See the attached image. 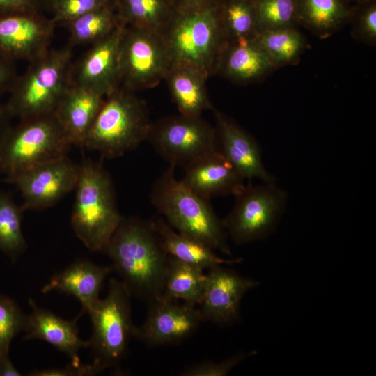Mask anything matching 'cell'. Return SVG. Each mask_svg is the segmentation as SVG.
Instances as JSON below:
<instances>
[{
  "mask_svg": "<svg viewBox=\"0 0 376 376\" xmlns=\"http://www.w3.org/2000/svg\"><path fill=\"white\" fill-rule=\"evenodd\" d=\"M103 253L131 296L148 303L162 295L169 254L150 220L123 217Z\"/></svg>",
  "mask_w": 376,
  "mask_h": 376,
  "instance_id": "cell-1",
  "label": "cell"
},
{
  "mask_svg": "<svg viewBox=\"0 0 376 376\" xmlns=\"http://www.w3.org/2000/svg\"><path fill=\"white\" fill-rule=\"evenodd\" d=\"M174 171L170 165L154 182L150 195L152 205L176 231L231 256L228 236L210 201L187 187Z\"/></svg>",
  "mask_w": 376,
  "mask_h": 376,
  "instance_id": "cell-2",
  "label": "cell"
},
{
  "mask_svg": "<svg viewBox=\"0 0 376 376\" xmlns=\"http://www.w3.org/2000/svg\"><path fill=\"white\" fill-rule=\"evenodd\" d=\"M160 34L171 64L189 63L208 76L217 70L227 44L218 0L199 7L173 9Z\"/></svg>",
  "mask_w": 376,
  "mask_h": 376,
  "instance_id": "cell-3",
  "label": "cell"
},
{
  "mask_svg": "<svg viewBox=\"0 0 376 376\" xmlns=\"http://www.w3.org/2000/svg\"><path fill=\"white\" fill-rule=\"evenodd\" d=\"M75 189L72 229L88 250L103 252L123 218L111 178L101 162L84 160Z\"/></svg>",
  "mask_w": 376,
  "mask_h": 376,
  "instance_id": "cell-4",
  "label": "cell"
},
{
  "mask_svg": "<svg viewBox=\"0 0 376 376\" xmlns=\"http://www.w3.org/2000/svg\"><path fill=\"white\" fill-rule=\"evenodd\" d=\"M152 123L144 102L121 86L106 95L87 134L84 148L113 159L147 140Z\"/></svg>",
  "mask_w": 376,
  "mask_h": 376,
  "instance_id": "cell-5",
  "label": "cell"
},
{
  "mask_svg": "<svg viewBox=\"0 0 376 376\" xmlns=\"http://www.w3.org/2000/svg\"><path fill=\"white\" fill-rule=\"evenodd\" d=\"M72 48L68 44L49 49L18 75L4 104L11 118L19 120L54 113L70 84Z\"/></svg>",
  "mask_w": 376,
  "mask_h": 376,
  "instance_id": "cell-6",
  "label": "cell"
},
{
  "mask_svg": "<svg viewBox=\"0 0 376 376\" xmlns=\"http://www.w3.org/2000/svg\"><path fill=\"white\" fill-rule=\"evenodd\" d=\"M131 295L121 281L111 278L107 295L88 313L92 323L88 340L93 361L91 375L107 369L117 370L134 337Z\"/></svg>",
  "mask_w": 376,
  "mask_h": 376,
  "instance_id": "cell-7",
  "label": "cell"
},
{
  "mask_svg": "<svg viewBox=\"0 0 376 376\" xmlns=\"http://www.w3.org/2000/svg\"><path fill=\"white\" fill-rule=\"evenodd\" d=\"M54 113L19 120L0 143V173L6 178L65 156L72 146Z\"/></svg>",
  "mask_w": 376,
  "mask_h": 376,
  "instance_id": "cell-8",
  "label": "cell"
},
{
  "mask_svg": "<svg viewBox=\"0 0 376 376\" xmlns=\"http://www.w3.org/2000/svg\"><path fill=\"white\" fill-rule=\"evenodd\" d=\"M234 196V205L221 222L238 245L267 239L277 228L288 203V193L276 182L254 185L249 181Z\"/></svg>",
  "mask_w": 376,
  "mask_h": 376,
  "instance_id": "cell-9",
  "label": "cell"
},
{
  "mask_svg": "<svg viewBox=\"0 0 376 376\" xmlns=\"http://www.w3.org/2000/svg\"><path fill=\"white\" fill-rule=\"evenodd\" d=\"M147 140L170 165L183 169L218 150L215 128L201 116L164 118L151 124Z\"/></svg>",
  "mask_w": 376,
  "mask_h": 376,
  "instance_id": "cell-10",
  "label": "cell"
},
{
  "mask_svg": "<svg viewBox=\"0 0 376 376\" xmlns=\"http://www.w3.org/2000/svg\"><path fill=\"white\" fill-rule=\"evenodd\" d=\"M171 65L159 33L125 26L120 45L119 86L134 92L155 87Z\"/></svg>",
  "mask_w": 376,
  "mask_h": 376,
  "instance_id": "cell-11",
  "label": "cell"
},
{
  "mask_svg": "<svg viewBox=\"0 0 376 376\" xmlns=\"http://www.w3.org/2000/svg\"><path fill=\"white\" fill-rule=\"evenodd\" d=\"M80 165L67 156L29 168L6 181L20 191L23 210H42L56 204L75 188Z\"/></svg>",
  "mask_w": 376,
  "mask_h": 376,
  "instance_id": "cell-12",
  "label": "cell"
},
{
  "mask_svg": "<svg viewBox=\"0 0 376 376\" xmlns=\"http://www.w3.org/2000/svg\"><path fill=\"white\" fill-rule=\"evenodd\" d=\"M143 323L135 327L134 337L148 346L181 343L203 322L197 306L162 296L148 303Z\"/></svg>",
  "mask_w": 376,
  "mask_h": 376,
  "instance_id": "cell-13",
  "label": "cell"
},
{
  "mask_svg": "<svg viewBox=\"0 0 376 376\" xmlns=\"http://www.w3.org/2000/svg\"><path fill=\"white\" fill-rule=\"evenodd\" d=\"M260 282L219 265L207 269L203 296L198 307L203 322L229 326L241 318L244 296Z\"/></svg>",
  "mask_w": 376,
  "mask_h": 376,
  "instance_id": "cell-14",
  "label": "cell"
},
{
  "mask_svg": "<svg viewBox=\"0 0 376 376\" xmlns=\"http://www.w3.org/2000/svg\"><path fill=\"white\" fill-rule=\"evenodd\" d=\"M56 24L40 13L0 15V54L31 63L49 49Z\"/></svg>",
  "mask_w": 376,
  "mask_h": 376,
  "instance_id": "cell-15",
  "label": "cell"
},
{
  "mask_svg": "<svg viewBox=\"0 0 376 376\" xmlns=\"http://www.w3.org/2000/svg\"><path fill=\"white\" fill-rule=\"evenodd\" d=\"M120 24L111 34L91 45L75 65L70 83L95 90L105 96L119 86V59L124 29Z\"/></svg>",
  "mask_w": 376,
  "mask_h": 376,
  "instance_id": "cell-16",
  "label": "cell"
},
{
  "mask_svg": "<svg viewBox=\"0 0 376 376\" xmlns=\"http://www.w3.org/2000/svg\"><path fill=\"white\" fill-rule=\"evenodd\" d=\"M214 111L218 150L245 180L276 182L263 162L261 148L244 128L221 112Z\"/></svg>",
  "mask_w": 376,
  "mask_h": 376,
  "instance_id": "cell-17",
  "label": "cell"
},
{
  "mask_svg": "<svg viewBox=\"0 0 376 376\" xmlns=\"http://www.w3.org/2000/svg\"><path fill=\"white\" fill-rule=\"evenodd\" d=\"M105 97L92 88L70 83L54 114L72 146L84 148Z\"/></svg>",
  "mask_w": 376,
  "mask_h": 376,
  "instance_id": "cell-18",
  "label": "cell"
},
{
  "mask_svg": "<svg viewBox=\"0 0 376 376\" xmlns=\"http://www.w3.org/2000/svg\"><path fill=\"white\" fill-rule=\"evenodd\" d=\"M182 182L198 196L209 200L237 194L244 180L219 150L184 169Z\"/></svg>",
  "mask_w": 376,
  "mask_h": 376,
  "instance_id": "cell-19",
  "label": "cell"
},
{
  "mask_svg": "<svg viewBox=\"0 0 376 376\" xmlns=\"http://www.w3.org/2000/svg\"><path fill=\"white\" fill-rule=\"evenodd\" d=\"M31 312L28 315L24 340H41L65 353L75 365L81 364L79 352L88 347V340L79 336L77 322L81 313L72 320H66L52 311L39 307L32 299L29 300Z\"/></svg>",
  "mask_w": 376,
  "mask_h": 376,
  "instance_id": "cell-20",
  "label": "cell"
},
{
  "mask_svg": "<svg viewBox=\"0 0 376 376\" xmlns=\"http://www.w3.org/2000/svg\"><path fill=\"white\" fill-rule=\"evenodd\" d=\"M112 267L99 266L88 260H79L54 274L41 292L56 290L72 295L81 304V311L88 313L100 300L99 295L104 281Z\"/></svg>",
  "mask_w": 376,
  "mask_h": 376,
  "instance_id": "cell-21",
  "label": "cell"
},
{
  "mask_svg": "<svg viewBox=\"0 0 376 376\" xmlns=\"http://www.w3.org/2000/svg\"><path fill=\"white\" fill-rule=\"evenodd\" d=\"M208 77L193 65L171 64L164 80L180 114L196 117L204 111L213 109L206 89Z\"/></svg>",
  "mask_w": 376,
  "mask_h": 376,
  "instance_id": "cell-22",
  "label": "cell"
},
{
  "mask_svg": "<svg viewBox=\"0 0 376 376\" xmlns=\"http://www.w3.org/2000/svg\"><path fill=\"white\" fill-rule=\"evenodd\" d=\"M275 65L255 37L227 43L217 70L221 69L230 79L248 81L265 75Z\"/></svg>",
  "mask_w": 376,
  "mask_h": 376,
  "instance_id": "cell-23",
  "label": "cell"
},
{
  "mask_svg": "<svg viewBox=\"0 0 376 376\" xmlns=\"http://www.w3.org/2000/svg\"><path fill=\"white\" fill-rule=\"evenodd\" d=\"M150 221L168 254L184 263L205 270L243 260L241 258L226 259L218 256L210 246L174 230L160 215Z\"/></svg>",
  "mask_w": 376,
  "mask_h": 376,
  "instance_id": "cell-24",
  "label": "cell"
},
{
  "mask_svg": "<svg viewBox=\"0 0 376 376\" xmlns=\"http://www.w3.org/2000/svg\"><path fill=\"white\" fill-rule=\"evenodd\" d=\"M205 281L204 269L169 255L162 296L198 306L203 296Z\"/></svg>",
  "mask_w": 376,
  "mask_h": 376,
  "instance_id": "cell-25",
  "label": "cell"
},
{
  "mask_svg": "<svg viewBox=\"0 0 376 376\" xmlns=\"http://www.w3.org/2000/svg\"><path fill=\"white\" fill-rule=\"evenodd\" d=\"M347 1L297 0L298 23L319 36H329L351 17Z\"/></svg>",
  "mask_w": 376,
  "mask_h": 376,
  "instance_id": "cell-26",
  "label": "cell"
},
{
  "mask_svg": "<svg viewBox=\"0 0 376 376\" xmlns=\"http://www.w3.org/2000/svg\"><path fill=\"white\" fill-rule=\"evenodd\" d=\"M122 24L161 33L172 13L167 0H113Z\"/></svg>",
  "mask_w": 376,
  "mask_h": 376,
  "instance_id": "cell-27",
  "label": "cell"
},
{
  "mask_svg": "<svg viewBox=\"0 0 376 376\" xmlns=\"http://www.w3.org/2000/svg\"><path fill=\"white\" fill-rule=\"evenodd\" d=\"M120 24L113 3L64 24L70 33L68 44L73 47L92 45L111 34Z\"/></svg>",
  "mask_w": 376,
  "mask_h": 376,
  "instance_id": "cell-28",
  "label": "cell"
},
{
  "mask_svg": "<svg viewBox=\"0 0 376 376\" xmlns=\"http://www.w3.org/2000/svg\"><path fill=\"white\" fill-rule=\"evenodd\" d=\"M226 38H252L256 33V14L252 0H218Z\"/></svg>",
  "mask_w": 376,
  "mask_h": 376,
  "instance_id": "cell-29",
  "label": "cell"
},
{
  "mask_svg": "<svg viewBox=\"0 0 376 376\" xmlns=\"http://www.w3.org/2000/svg\"><path fill=\"white\" fill-rule=\"evenodd\" d=\"M275 65L295 61L304 47V39L295 26L258 33L254 36Z\"/></svg>",
  "mask_w": 376,
  "mask_h": 376,
  "instance_id": "cell-30",
  "label": "cell"
},
{
  "mask_svg": "<svg viewBox=\"0 0 376 376\" xmlns=\"http://www.w3.org/2000/svg\"><path fill=\"white\" fill-rule=\"evenodd\" d=\"M23 211L8 194L0 192V250L13 259L26 249L22 230Z\"/></svg>",
  "mask_w": 376,
  "mask_h": 376,
  "instance_id": "cell-31",
  "label": "cell"
},
{
  "mask_svg": "<svg viewBox=\"0 0 376 376\" xmlns=\"http://www.w3.org/2000/svg\"><path fill=\"white\" fill-rule=\"evenodd\" d=\"M252 1L256 14V33L295 26L298 23L297 0Z\"/></svg>",
  "mask_w": 376,
  "mask_h": 376,
  "instance_id": "cell-32",
  "label": "cell"
},
{
  "mask_svg": "<svg viewBox=\"0 0 376 376\" xmlns=\"http://www.w3.org/2000/svg\"><path fill=\"white\" fill-rule=\"evenodd\" d=\"M27 318L13 299L0 295V354H9L15 336L24 331Z\"/></svg>",
  "mask_w": 376,
  "mask_h": 376,
  "instance_id": "cell-33",
  "label": "cell"
},
{
  "mask_svg": "<svg viewBox=\"0 0 376 376\" xmlns=\"http://www.w3.org/2000/svg\"><path fill=\"white\" fill-rule=\"evenodd\" d=\"M113 0H53V22L65 24L89 12L113 4Z\"/></svg>",
  "mask_w": 376,
  "mask_h": 376,
  "instance_id": "cell-34",
  "label": "cell"
},
{
  "mask_svg": "<svg viewBox=\"0 0 376 376\" xmlns=\"http://www.w3.org/2000/svg\"><path fill=\"white\" fill-rule=\"evenodd\" d=\"M256 353V350L248 352H240L219 362L205 360L185 367L180 375L181 376H225L244 359Z\"/></svg>",
  "mask_w": 376,
  "mask_h": 376,
  "instance_id": "cell-35",
  "label": "cell"
},
{
  "mask_svg": "<svg viewBox=\"0 0 376 376\" xmlns=\"http://www.w3.org/2000/svg\"><path fill=\"white\" fill-rule=\"evenodd\" d=\"M358 14L357 19V33L363 40L375 42L376 40V3L373 1L366 3Z\"/></svg>",
  "mask_w": 376,
  "mask_h": 376,
  "instance_id": "cell-36",
  "label": "cell"
},
{
  "mask_svg": "<svg viewBox=\"0 0 376 376\" xmlns=\"http://www.w3.org/2000/svg\"><path fill=\"white\" fill-rule=\"evenodd\" d=\"M40 0H0V15L40 13Z\"/></svg>",
  "mask_w": 376,
  "mask_h": 376,
  "instance_id": "cell-37",
  "label": "cell"
},
{
  "mask_svg": "<svg viewBox=\"0 0 376 376\" xmlns=\"http://www.w3.org/2000/svg\"><path fill=\"white\" fill-rule=\"evenodd\" d=\"M28 375L30 376H84L91 375L89 364L75 365L70 363L65 368H52L33 370Z\"/></svg>",
  "mask_w": 376,
  "mask_h": 376,
  "instance_id": "cell-38",
  "label": "cell"
},
{
  "mask_svg": "<svg viewBox=\"0 0 376 376\" xmlns=\"http://www.w3.org/2000/svg\"><path fill=\"white\" fill-rule=\"evenodd\" d=\"M15 62L0 54V97L10 92L18 77Z\"/></svg>",
  "mask_w": 376,
  "mask_h": 376,
  "instance_id": "cell-39",
  "label": "cell"
},
{
  "mask_svg": "<svg viewBox=\"0 0 376 376\" xmlns=\"http://www.w3.org/2000/svg\"><path fill=\"white\" fill-rule=\"evenodd\" d=\"M19 371L13 364L9 354H0V376H19Z\"/></svg>",
  "mask_w": 376,
  "mask_h": 376,
  "instance_id": "cell-40",
  "label": "cell"
},
{
  "mask_svg": "<svg viewBox=\"0 0 376 376\" xmlns=\"http://www.w3.org/2000/svg\"><path fill=\"white\" fill-rule=\"evenodd\" d=\"M172 9H185L207 5L217 0H167Z\"/></svg>",
  "mask_w": 376,
  "mask_h": 376,
  "instance_id": "cell-41",
  "label": "cell"
},
{
  "mask_svg": "<svg viewBox=\"0 0 376 376\" xmlns=\"http://www.w3.org/2000/svg\"><path fill=\"white\" fill-rule=\"evenodd\" d=\"M11 117L7 113L4 104L0 103V143L6 129L10 125Z\"/></svg>",
  "mask_w": 376,
  "mask_h": 376,
  "instance_id": "cell-42",
  "label": "cell"
},
{
  "mask_svg": "<svg viewBox=\"0 0 376 376\" xmlns=\"http://www.w3.org/2000/svg\"><path fill=\"white\" fill-rule=\"evenodd\" d=\"M352 1H354L359 4H363V3H368V2L375 1V0H352Z\"/></svg>",
  "mask_w": 376,
  "mask_h": 376,
  "instance_id": "cell-43",
  "label": "cell"
},
{
  "mask_svg": "<svg viewBox=\"0 0 376 376\" xmlns=\"http://www.w3.org/2000/svg\"><path fill=\"white\" fill-rule=\"evenodd\" d=\"M40 1L42 2H45L46 3H48L49 6H51V3L53 1V0H40Z\"/></svg>",
  "mask_w": 376,
  "mask_h": 376,
  "instance_id": "cell-44",
  "label": "cell"
}]
</instances>
